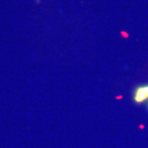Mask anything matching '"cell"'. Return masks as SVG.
<instances>
[{
	"label": "cell",
	"mask_w": 148,
	"mask_h": 148,
	"mask_svg": "<svg viewBox=\"0 0 148 148\" xmlns=\"http://www.w3.org/2000/svg\"><path fill=\"white\" fill-rule=\"evenodd\" d=\"M121 35L124 37V38H127V37H128V34H127V33H126L125 32H122Z\"/></svg>",
	"instance_id": "2"
},
{
	"label": "cell",
	"mask_w": 148,
	"mask_h": 148,
	"mask_svg": "<svg viewBox=\"0 0 148 148\" xmlns=\"http://www.w3.org/2000/svg\"><path fill=\"white\" fill-rule=\"evenodd\" d=\"M133 99L136 103H141L148 99V84L141 85L135 88Z\"/></svg>",
	"instance_id": "1"
}]
</instances>
